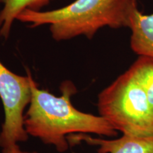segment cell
<instances>
[{
	"mask_svg": "<svg viewBox=\"0 0 153 153\" xmlns=\"http://www.w3.org/2000/svg\"><path fill=\"white\" fill-rule=\"evenodd\" d=\"M30 87L31 98L24 116V128L28 135L53 145L58 152L68 150L67 137L71 134L92 133L108 137L118 135V131L102 116L86 114L74 108L71 97L76 89L70 81L61 85L60 97L40 89L32 76Z\"/></svg>",
	"mask_w": 153,
	"mask_h": 153,
	"instance_id": "cell-1",
	"label": "cell"
},
{
	"mask_svg": "<svg viewBox=\"0 0 153 153\" xmlns=\"http://www.w3.org/2000/svg\"><path fill=\"white\" fill-rule=\"evenodd\" d=\"M137 0H75L55 10L26 9L17 20L30 24V28L50 25L56 41H68L79 36L91 39L101 28H130Z\"/></svg>",
	"mask_w": 153,
	"mask_h": 153,
	"instance_id": "cell-2",
	"label": "cell"
},
{
	"mask_svg": "<svg viewBox=\"0 0 153 153\" xmlns=\"http://www.w3.org/2000/svg\"><path fill=\"white\" fill-rule=\"evenodd\" d=\"M97 106L100 116L123 135H153V114L131 67L101 91Z\"/></svg>",
	"mask_w": 153,
	"mask_h": 153,
	"instance_id": "cell-3",
	"label": "cell"
},
{
	"mask_svg": "<svg viewBox=\"0 0 153 153\" xmlns=\"http://www.w3.org/2000/svg\"><path fill=\"white\" fill-rule=\"evenodd\" d=\"M31 75L20 76L11 72L0 61V98L4 111V121L0 133V147L25 142L24 109L31 98Z\"/></svg>",
	"mask_w": 153,
	"mask_h": 153,
	"instance_id": "cell-4",
	"label": "cell"
},
{
	"mask_svg": "<svg viewBox=\"0 0 153 153\" xmlns=\"http://www.w3.org/2000/svg\"><path fill=\"white\" fill-rule=\"evenodd\" d=\"M68 138L70 141H85L98 147L99 153H153V135L141 137L123 135L118 139L105 140L87 134H77L70 135Z\"/></svg>",
	"mask_w": 153,
	"mask_h": 153,
	"instance_id": "cell-5",
	"label": "cell"
},
{
	"mask_svg": "<svg viewBox=\"0 0 153 153\" xmlns=\"http://www.w3.org/2000/svg\"><path fill=\"white\" fill-rule=\"evenodd\" d=\"M129 28L132 51L139 56L153 58V14H144L137 8L132 14Z\"/></svg>",
	"mask_w": 153,
	"mask_h": 153,
	"instance_id": "cell-6",
	"label": "cell"
},
{
	"mask_svg": "<svg viewBox=\"0 0 153 153\" xmlns=\"http://www.w3.org/2000/svg\"><path fill=\"white\" fill-rule=\"evenodd\" d=\"M51 0H0L3 8L0 11V36L7 39L14 21L26 9L40 11Z\"/></svg>",
	"mask_w": 153,
	"mask_h": 153,
	"instance_id": "cell-7",
	"label": "cell"
},
{
	"mask_svg": "<svg viewBox=\"0 0 153 153\" xmlns=\"http://www.w3.org/2000/svg\"><path fill=\"white\" fill-rule=\"evenodd\" d=\"M131 68L142 86L153 114V58L140 55Z\"/></svg>",
	"mask_w": 153,
	"mask_h": 153,
	"instance_id": "cell-8",
	"label": "cell"
},
{
	"mask_svg": "<svg viewBox=\"0 0 153 153\" xmlns=\"http://www.w3.org/2000/svg\"><path fill=\"white\" fill-rule=\"evenodd\" d=\"M3 149V153H37L36 152H26L23 151L19 148L17 143L9 145Z\"/></svg>",
	"mask_w": 153,
	"mask_h": 153,
	"instance_id": "cell-9",
	"label": "cell"
}]
</instances>
